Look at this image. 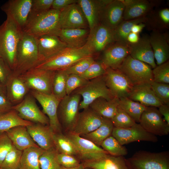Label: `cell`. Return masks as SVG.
Instances as JSON below:
<instances>
[{"mask_svg":"<svg viewBox=\"0 0 169 169\" xmlns=\"http://www.w3.org/2000/svg\"><path fill=\"white\" fill-rule=\"evenodd\" d=\"M23 33L22 28L9 17L0 25V57L13 71L16 68L18 47Z\"/></svg>","mask_w":169,"mask_h":169,"instance_id":"1","label":"cell"},{"mask_svg":"<svg viewBox=\"0 0 169 169\" xmlns=\"http://www.w3.org/2000/svg\"><path fill=\"white\" fill-rule=\"evenodd\" d=\"M60 11L51 8L39 13L29 14L22 29L23 33L35 37L44 35L58 36L61 30L59 22Z\"/></svg>","mask_w":169,"mask_h":169,"instance_id":"2","label":"cell"},{"mask_svg":"<svg viewBox=\"0 0 169 169\" xmlns=\"http://www.w3.org/2000/svg\"><path fill=\"white\" fill-rule=\"evenodd\" d=\"M94 55L85 45L79 48L67 47L40 62L35 68L52 71L65 70L80 60L88 57H93Z\"/></svg>","mask_w":169,"mask_h":169,"instance_id":"3","label":"cell"},{"mask_svg":"<svg viewBox=\"0 0 169 169\" xmlns=\"http://www.w3.org/2000/svg\"><path fill=\"white\" fill-rule=\"evenodd\" d=\"M39 63L35 37L23 33L18 47L16 68L13 73L19 76Z\"/></svg>","mask_w":169,"mask_h":169,"instance_id":"4","label":"cell"},{"mask_svg":"<svg viewBox=\"0 0 169 169\" xmlns=\"http://www.w3.org/2000/svg\"><path fill=\"white\" fill-rule=\"evenodd\" d=\"M131 169H169V151L141 150L126 159Z\"/></svg>","mask_w":169,"mask_h":169,"instance_id":"5","label":"cell"},{"mask_svg":"<svg viewBox=\"0 0 169 169\" xmlns=\"http://www.w3.org/2000/svg\"><path fill=\"white\" fill-rule=\"evenodd\" d=\"M72 93L78 94L82 97L79 105V110L88 108L98 98L102 97L109 100L115 97L107 87L103 75L89 80L86 84Z\"/></svg>","mask_w":169,"mask_h":169,"instance_id":"6","label":"cell"},{"mask_svg":"<svg viewBox=\"0 0 169 169\" xmlns=\"http://www.w3.org/2000/svg\"><path fill=\"white\" fill-rule=\"evenodd\" d=\"M134 86L151 84L154 82L152 69L148 64L135 59L129 54L118 68Z\"/></svg>","mask_w":169,"mask_h":169,"instance_id":"7","label":"cell"},{"mask_svg":"<svg viewBox=\"0 0 169 169\" xmlns=\"http://www.w3.org/2000/svg\"><path fill=\"white\" fill-rule=\"evenodd\" d=\"M55 71L33 68L18 76L30 90L46 94L52 93Z\"/></svg>","mask_w":169,"mask_h":169,"instance_id":"8","label":"cell"},{"mask_svg":"<svg viewBox=\"0 0 169 169\" xmlns=\"http://www.w3.org/2000/svg\"><path fill=\"white\" fill-rule=\"evenodd\" d=\"M81 97L79 95L72 93L66 95L60 101L58 117L61 127L67 132L72 131L77 121Z\"/></svg>","mask_w":169,"mask_h":169,"instance_id":"9","label":"cell"},{"mask_svg":"<svg viewBox=\"0 0 169 169\" xmlns=\"http://www.w3.org/2000/svg\"><path fill=\"white\" fill-rule=\"evenodd\" d=\"M66 135L74 145L76 157L81 162L97 159L109 154L101 147L79 135L68 132Z\"/></svg>","mask_w":169,"mask_h":169,"instance_id":"10","label":"cell"},{"mask_svg":"<svg viewBox=\"0 0 169 169\" xmlns=\"http://www.w3.org/2000/svg\"><path fill=\"white\" fill-rule=\"evenodd\" d=\"M35 98L29 92L22 100L13 105L15 110L22 119L34 123L49 125L48 118L41 111L37 105Z\"/></svg>","mask_w":169,"mask_h":169,"instance_id":"11","label":"cell"},{"mask_svg":"<svg viewBox=\"0 0 169 169\" xmlns=\"http://www.w3.org/2000/svg\"><path fill=\"white\" fill-rule=\"evenodd\" d=\"M103 77L114 97L119 99L128 97L134 85L123 73L117 69L107 68Z\"/></svg>","mask_w":169,"mask_h":169,"instance_id":"12","label":"cell"},{"mask_svg":"<svg viewBox=\"0 0 169 169\" xmlns=\"http://www.w3.org/2000/svg\"><path fill=\"white\" fill-rule=\"evenodd\" d=\"M30 93L40 103L43 112L46 114L49 120V125L54 133L61 132L62 127L59 121L57 110L60 100L52 94H46L30 90Z\"/></svg>","mask_w":169,"mask_h":169,"instance_id":"13","label":"cell"},{"mask_svg":"<svg viewBox=\"0 0 169 169\" xmlns=\"http://www.w3.org/2000/svg\"><path fill=\"white\" fill-rule=\"evenodd\" d=\"M112 136L123 146L135 141H146L155 143L158 141L156 136L147 132L140 123H136L127 128L114 127Z\"/></svg>","mask_w":169,"mask_h":169,"instance_id":"14","label":"cell"},{"mask_svg":"<svg viewBox=\"0 0 169 169\" xmlns=\"http://www.w3.org/2000/svg\"><path fill=\"white\" fill-rule=\"evenodd\" d=\"M139 123L146 131L156 136L169 133V125L156 107H147L141 115Z\"/></svg>","mask_w":169,"mask_h":169,"instance_id":"15","label":"cell"},{"mask_svg":"<svg viewBox=\"0 0 169 169\" xmlns=\"http://www.w3.org/2000/svg\"><path fill=\"white\" fill-rule=\"evenodd\" d=\"M114 42L113 31L100 23L93 28L90 30L85 45L94 55L103 52Z\"/></svg>","mask_w":169,"mask_h":169,"instance_id":"16","label":"cell"},{"mask_svg":"<svg viewBox=\"0 0 169 169\" xmlns=\"http://www.w3.org/2000/svg\"><path fill=\"white\" fill-rule=\"evenodd\" d=\"M59 22L61 29L87 28L89 27L86 19L77 2L60 10Z\"/></svg>","mask_w":169,"mask_h":169,"instance_id":"17","label":"cell"},{"mask_svg":"<svg viewBox=\"0 0 169 169\" xmlns=\"http://www.w3.org/2000/svg\"><path fill=\"white\" fill-rule=\"evenodd\" d=\"M32 0H9L1 7L7 17L13 19L23 29L28 18Z\"/></svg>","mask_w":169,"mask_h":169,"instance_id":"18","label":"cell"},{"mask_svg":"<svg viewBox=\"0 0 169 169\" xmlns=\"http://www.w3.org/2000/svg\"><path fill=\"white\" fill-rule=\"evenodd\" d=\"M129 54L128 44L114 42L103 51L100 62L106 69H118Z\"/></svg>","mask_w":169,"mask_h":169,"instance_id":"19","label":"cell"},{"mask_svg":"<svg viewBox=\"0 0 169 169\" xmlns=\"http://www.w3.org/2000/svg\"><path fill=\"white\" fill-rule=\"evenodd\" d=\"M103 118L89 107L79 112L77 121L71 132L80 136L90 133L101 125Z\"/></svg>","mask_w":169,"mask_h":169,"instance_id":"20","label":"cell"},{"mask_svg":"<svg viewBox=\"0 0 169 169\" xmlns=\"http://www.w3.org/2000/svg\"><path fill=\"white\" fill-rule=\"evenodd\" d=\"M35 38L39 63L67 48L65 44L57 36L44 35Z\"/></svg>","mask_w":169,"mask_h":169,"instance_id":"21","label":"cell"},{"mask_svg":"<svg viewBox=\"0 0 169 169\" xmlns=\"http://www.w3.org/2000/svg\"><path fill=\"white\" fill-rule=\"evenodd\" d=\"M121 0L125 5L124 20L146 16L160 2V1L153 0Z\"/></svg>","mask_w":169,"mask_h":169,"instance_id":"22","label":"cell"},{"mask_svg":"<svg viewBox=\"0 0 169 169\" xmlns=\"http://www.w3.org/2000/svg\"><path fill=\"white\" fill-rule=\"evenodd\" d=\"M125 8L121 0H110L103 9L100 23L113 31L124 20Z\"/></svg>","mask_w":169,"mask_h":169,"instance_id":"23","label":"cell"},{"mask_svg":"<svg viewBox=\"0 0 169 169\" xmlns=\"http://www.w3.org/2000/svg\"><path fill=\"white\" fill-rule=\"evenodd\" d=\"M129 55L133 58L145 63L153 69L156 66L149 38L145 35L135 44L128 43Z\"/></svg>","mask_w":169,"mask_h":169,"instance_id":"24","label":"cell"},{"mask_svg":"<svg viewBox=\"0 0 169 169\" xmlns=\"http://www.w3.org/2000/svg\"><path fill=\"white\" fill-rule=\"evenodd\" d=\"M110 0H77L87 21L90 30L100 23L102 11Z\"/></svg>","mask_w":169,"mask_h":169,"instance_id":"25","label":"cell"},{"mask_svg":"<svg viewBox=\"0 0 169 169\" xmlns=\"http://www.w3.org/2000/svg\"><path fill=\"white\" fill-rule=\"evenodd\" d=\"M31 138L41 148L47 150L54 148V132L49 125L33 123L27 127Z\"/></svg>","mask_w":169,"mask_h":169,"instance_id":"26","label":"cell"},{"mask_svg":"<svg viewBox=\"0 0 169 169\" xmlns=\"http://www.w3.org/2000/svg\"><path fill=\"white\" fill-rule=\"evenodd\" d=\"M128 98L146 107L157 108L162 104L152 90L151 84L134 86Z\"/></svg>","mask_w":169,"mask_h":169,"instance_id":"27","label":"cell"},{"mask_svg":"<svg viewBox=\"0 0 169 169\" xmlns=\"http://www.w3.org/2000/svg\"><path fill=\"white\" fill-rule=\"evenodd\" d=\"M149 38L156 64L159 65L168 61L169 45L166 35L160 32L152 30Z\"/></svg>","mask_w":169,"mask_h":169,"instance_id":"28","label":"cell"},{"mask_svg":"<svg viewBox=\"0 0 169 169\" xmlns=\"http://www.w3.org/2000/svg\"><path fill=\"white\" fill-rule=\"evenodd\" d=\"M5 87L6 96L13 105L21 102L30 91L18 76L13 73L8 79Z\"/></svg>","mask_w":169,"mask_h":169,"instance_id":"29","label":"cell"},{"mask_svg":"<svg viewBox=\"0 0 169 169\" xmlns=\"http://www.w3.org/2000/svg\"><path fill=\"white\" fill-rule=\"evenodd\" d=\"M81 162L84 168L91 169H131L124 156L108 154L97 159Z\"/></svg>","mask_w":169,"mask_h":169,"instance_id":"30","label":"cell"},{"mask_svg":"<svg viewBox=\"0 0 169 169\" xmlns=\"http://www.w3.org/2000/svg\"><path fill=\"white\" fill-rule=\"evenodd\" d=\"M90 29L87 28L61 29L58 36L70 48H79L86 44Z\"/></svg>","mask_w":169,"mask_h":169,"instance_id":"31","label":"cell"},{"mask_svg":"<svg viewBox=\"0 0 169 169\" xmlns=\"http://www.w3.org/2000/svg\"><path fill=\"white\" fill-rule=\"evenodd\" d=\"M6 133L13 146L19 150L23 151L31 147H39L31 138L26 126H16Z\"/></svg>","mask_w":169,"mask_h":169,"instance_id":"32","label":"cell"},{"mask_svg":"<svg viewBox=\"0 0 169 169\" xmlns=\"http://www.w3.org/2000/svg\"><path fill=\"white\" fill-rule=\"evenodd\" d=\"M119 101V99L115 97L109 100L100 97L93 101L89 107L103 117L111 119L116 112Z\"/></svg>","mask_w":169,"mask_h":169,"instance_id":"33","label":"cell"},{"mask_svg":"<svg viewBox=\"0 0 169 169\" xmlns=\"http://www.w3.org/2000/svg\"><path fill=\"white\" fill-rule=\"evenodd\" d=\"M146 25L149 26L152 30L160 31L168 29L169 26V9L162 8L153 10L146 16Z\"/></svg>","mask_w":169,"mask_h":169,"instance_id":"34","label":"cell"},{"mask_svg":"<svg viewBox=\"0 0 169 169\" xmlns=\"http://www.w3.org/2000/svg\"><path fill=\"white\" fill-rule=\"evenodd\" d=\"M103 118L102 123L98 128L81 136L90 140L98 146H100L105 139L112 135L114 127L111 119Z\"/></svg>","mask_w":169,"mask_h":169,"instance_id":"35","label":"cell"},{"mask_svg":"<svg viewBox=\"0 0 169 169\" xmlns=\"http://www.w3.org/2000/svg\"><path fill=\"white\" fill-rule=\"evenodd\" d=\"M44 151L39 147H31L23 151L18 169H41L38 159Z\"/></svg>","mask_w":169,"mask_h":169,"instance_id":"36","label":"cell"},{"mask_svg":"<svg viewBox=\"0 0 169 169\" xmlns=\"http://www.w3.org/2000/svg\"><path fill=\"white\" fill-rule=\"evenodd\" d=\"M33 123L22 119L15 110L12 109L0 116V132H6L18 126L27 127Z\"/></svg>","mask_w":169,"mask_h":169,"instance_id":"37","label":"cell"},{"mask_svg":"<svg viewBox=\"0 0 169 169\" xmlns=\"http://www.w3.org/2000/svg\"><path fill=\"white\" fill-rule=\"evenodd\" d=\"M146 16L130 20H123L113 31L114 41L128 44L127 37L131 32L133 25L141 23H146Z\"/></svg>","mask_w":169,"mask_h":169,"instance_id":"38","label":"cell"},{"mask_svg":"<svg viewBox=\"0 0 169 169\" xmlns=\"http://www.w3.org/2000/svg\"><path fill=\"white\" fill-rule=\"evenodd\" d=\"M118 106L138 123H139L141 115L147 107L128 97L120 99Z\"/></svg>","mask_w":169,"mask_h":169,"instance_id":"39","label":"cell"},{"mask_svg":"<svg viewBox=\"0 0 169 169\" xmlns=\"http://www.w3.org/2000/svg\"><path fill=\"white\" fill-rule=\"evenodd\" d=\"M68 75V74L65 70L55 71L52 94L60 100L67 95L66 81Z\"/></svg>","mask_w":169,"mask_h":169,"instance_id":"40","label":"cell"},{"mask_svg":"<svg viewBox=\"0 0 169 169\" xmlns=\"http://www.w3.org/2000/svg\"><path fill=\"white\" fill-rule=\"evenodd\" d=\"M53 141L54 147L58 153L74 156L76 157V149L66 135L61 132L54 133Z\"/></svg>","mask_w":169,"mask_h":169,"instance_id":"41","label":"cell"},{"mask_svg":"<svg viewBox=\"0 0 169 169\" xmlns=\"http://www.w3.org/2000/svg\"><path fill=\"white\" fill-rule=\"evenodd\" d=\"M58 152L55 148L44 150L38 159L41 169H62L63 166L59 163L57 155Z\"/></svg>","mask_w":169,"mask_h":169,"instance_id":"42","label":"cell"},{"mask_svg":"<svg viewBox=\"0 0 169 169\" xmlns=\"http://www.w3.org/2000/svg\"><path fill=\"white\" fill-rule=\"evenodd\" d=\"M100 146L109 155L115 156H124L128 153L127 149L122 145L112 136L105 139Z\"/></svg>","mask_w":169,"mask_h":169,"instance_id":"43","label":"cell"},{"mask_svg":"<svg viewBox=\"0 0 169 169\" xmlns=\"http://www.w3.org/2000/svg\"><path fill=\"white\" fill-rule=\"evenodd\" d=\"M22 152L13 145L1 165L0 169H18Z\"/></svg>","mask_w":169,"mask_h":169,"instance_id":"44","label":"cell"},{"mask_svg":"<svg viewBox=\"0 0 169 169\" xmlns=\"http://www.w3.org/2000/svg\"><path fill=\"white\" fill-rule=\"evenodd\" d=\"M111 120L114 127L119 128H129L136 123L119 106L115 115Z\"/></svg>","mask_w":169,"mask_h":169,"instance_id":"45","label":"cell"},{"mask_svg":"<svg viewBox=\"0 0 169 169\" xmlns=\"http://www.w3.org/2000/svg\"><path fill=\"white\" fill-rule=\"evenodd\" d=\"M154 81L169 84V61L157 65L152 69Z\"/></svg>","mask_w":169,"mask_h":169,"instance_id":"46","label":"cell"},{"mask_svg":"<svg viewBox=\"0 0 169 169\" xmlns=\"http://www.w3.org/2000/svg\"><path fill=\"white\" fill-rule=\"evenodd\" d=\"M106 68L101 62L95 61L81 76L84 79L90 80L104 75Z\"/></svg>","mask_w":169,"mask_h":169,"instance_id":"47","label":"cell"},{"mask_svg":"<svg viewBox=\"0 0 169 169\" xmlns=\"http://www.w3.org/2000/svg\"><path fill=\"white\" fill-rule=\"evenodd\" d=\"M151 87L162 104L169 105V84L153 82Z\"/></svg>","mask_w":169,"mask_h":169,"instance_id":"48","label":"cell"},{"mask_svg":"<svg viewBox=\"0 0 169 169\" xmlns=\"http://www.w3.org/2000/svg\"><path fill=\"white\" fill-rule=\"evenodd\" d=\"M89 81L79 75L74 74H68L66 81V95L71 94L76 89L86 84Z\"/></svg>","mask_w":169,"mask_h":169,"instance_id":"49","label":"cell"},{"mask_svg":"<svg viewBox=\"0 0 169 169\" xmlns=\"http://www.w3.org/2000/svg\"><path fill=\"white\" fill-rule=\"evenodd\" d=\"M95 61L93 57H87L80 60L65 70L68 74H74L81 75Z\"/></svg>","mask_w":169,"mask_h":169,"instance_id":"50","label":"cell"},{"mask_svg":"<svg viewBox=\"0 0 169 169\" xmlns=\"http://www.w3.org/2000/svg\"><path fill=\"white\" fill-rule=\"evenodd\" d=\"M57 158L59 164L66 168L77 166L81 163L76 156L58 153Z\"/></svg>","mask_w":169,"mask_h":169,"instance_id":"51","label":"cell"},{"mask_svg":"<svg viewBox=\"0 0 169 169\" xmlns=\"http://www.w3.org/2000/svg\"><path fill=\"white\" fill-rule=\"evenodd\" d=\"M13 146L6 132H0V167Z\"/></svg>","mask_w":169,"mask_h":169,"instance_id":"52","label":"cell"},{"mask_svg":"<svg viewBox=\"0 0 169 169\" xmlns=\"http://www.w3.org/2000/svg\"><path fill=\"white\" fill-rule=\"evenodd\" d=\"M53 0H32L30 14L43 12L51 9Z\"/></svg>","mask_w":169,"mask_h":169,"instance_id":"53","label":"cell"},{"mask_svg":"<svg viewBox=\"0 0 169 169\" xmlns=\"http://www.w3.org/2000/svg\"><path fill=\"white\" fill-rule=\"evenodd\" d=\"M13 72L5 61L0 57V82L4 86Z\"/></svg>","mask_w":169,"mask_h":169,"instance_id":"54","label":"cell"},{"mask_svg":"<svg viewBox=\"0 0 169 169\" xmlns=\"http://www.w3.org/2000/svg\"><path fill=\"white\" fill-rule=\"evenodd\" d=\"M13 106L6 96L0 95V116L12 110Z\"/></svg>","mask_w":169,"mask_h":169,"instance_id":"55","label":"cell"},{"mask_svg":"<svg viewBox=\"0 0 169 169\" xmlns=\"http://www.w3.org/2000/svg\"><path fill=\"white\" fill-rule=\"evenodd\" d=\"M77 0H53L51 9L60 10L68 5L77 3Z\"/></svg>","mask_w":169,"mask_h":169,"instance_id":"56","label":"cell"},{"mask_svg":"<svg viewBox=\"0 0 169 169\" xmlns=\"http://www.w3.org/2000/svg\"><path fill=\"white\" fill-rule=\"evenodd\" d=\"M158 108L160 113L164 117V120L169 125V105L162 104Z\"/></svg>","mask_w":169,"mask_h":169,"instance_id":"57","label":"cell"},{"mask_svg":"<svg viewBox=\"0 0 169 169\" xmlns=\"http://www.w3.org/2000/svg\"><path fill=\"white\" fill-rule=\"evenodd\" d=\"M139 38L138 34L131 32L127 37V41L128 43L133 44L137 43Z\"/></svg>","mask_w":169,"mask_h":169,"instance_id":"58","label":"cell"},{"mask_svg":"<svg viewBox=\"0 0 169 169\" xmlns=\"http://www.w3.org/2000/svg\"><path fill=\"white\" fill-rule=\"evenodd\" d=\"M146 26L145 23H144L136 24L133 26L131 30V32L138 34L142 31Z\"/></svg>","mask_w":169,"mask_h":169,"instance_id":"59","label":"cell"},{"mask_svg":"<svg viewBox=\"0 0 169 169\" xmlns=\"http://www.w3.org/2000/svg\"><path fill=\"white\" fill-rule=\"evenodd\" d=\"M0 95L6 96V90L4 85L0 82Z\"/></svg>","mask_w":169,"mask_h":169,"instance_id":"60","label":"cell"},{"mask_svg":"<svg viewBox=\"0 0 169 169\" xmlns=\"http://www.w3.org/2000/svg\"><path fill=\"white\" fill-rule=\"evenodd\" d=\"M84 168L82 163L81 162L80 164L77 166L71 168H66L63 167L62 169H84Z\"/></svg>","mask_w":169,"mask_h":169,"instance_id":"61","label":"cell"},{"mask_svg":"<svg viewBox=\"0 0 169 169\" xmlns=\"http://www.w3.org/2000/svg\"><path fill=\"white\" fill-rule=\"evenodd\" d=\"M84 169H90V168H84Z\"/></svg>","mask_w":169,"mask_h":169,"instance_id":"62","label":"cell"}]
</instances>
